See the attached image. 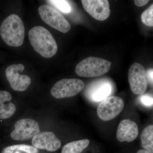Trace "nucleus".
Segmentation results:
<instances>
[{
    "label": "nucleus",
    "mask_w": 153,
    "mask_h": 153,
    "mask_svg": "<svg viewBox=\"0 0 153 153\" xmlns=\"http://www.w3.org/2000/svg\"><path fill=\"white\" fill-rule=\"evenodd\" d=\"M84 10L91 17L98 21L108 19L110 15L109 3L107 0H82Z\"/></svg>",
    "instance_id": "nucleus-11"
},
{
    "label": "nucleus",
    "mask_w": 153,
    "mask_h": 153,
    "mask_svg": "<svg viewBox=\"0 0 153 153\" xmlns=\"http://www.w3.org/2000/svg\"><path fill=\"white\" fill-rule=\"evenodd\" d=\"M32 144L34 147L39 149L54 152L60 149L61 141L51 131H43L39 133L33 137Z\"/></svg>",
    "instance_id": "nucleus-12"
},
{
    "label": "nucleus",
    "mask_w": 153,
    "mask_h": 153,
    "mask_svg": "<svg viewBox=\"0 0 153 153\" xmlns=\"http://www.w3.org/2000/svg\"><path fill=\"white\" fill-rule=\"evenodd\" d=\"M128 80L131 89L134 94L143 95L148 87L146 69L141 64L134 63L130 67Z\"/></svg>",
    "instance_id": "nucleus-7"
},
{
    "label": "nucleus",
    "mask_w": 153,
    "mask_h": 153,
    "mask_svg": "<svg viewBox=\"0 0 153 153\" xmlns=\"http://www.w3.org/2000/svg\"><path fill=\"white\" fill-rule=\"evenodd\" d=\"M89 140L84 139L68 143L63 147L61 153H81L88 146Z\"/></svg>",
    "instance_id": "nucleus-15"
},
{
    "label": "nucleus",
    "mask_w": 153,
    "mask_h": 153,
    "mask_svg": "<svg viewBox=\"0 0 153 153\" xmlns=\"http://www.w3.org/2000/svg\"><path fill=\"white\" fill-rule=\"evenodd\" d=\"M139 134L138 127L130 120L121 121L117 131V138L121 142H131L137 138Z\"/></svg>",
    "instance_id": "nucleus-13"
},
{
    "label": "nucleus",
    "mask_w": 153,
    "mask_h": 153,
    "mask_svg": "<svg viewBox=\"0 0 153 153\" xmlns=\"http://www.w3.org/2000/svg\"><path fill=\"white\" fill-rule=\"evenodd\" d=\"M48 1L63 13H68L71 12V6L67 1L63 0H51Z\"/></svg>",
    "instance_id": "nucleus-18"
},
{
    "label": "nucleus",
    "mask_w": 153,
    "mask_h": 153,
    "mask_svg": "<svg viewBox=\"0 0 153 153\" xmlns=\"http://www.w3.org/2000/svg\"><path fill=\"white\" fill-rule=\"evenodd\" d=\"M142 147L144 149L153 153V126L150 125L144 129L141 135Z\"/></svg>",
    "instance_id": "nucleus-16"
},
{
    "label": "nucleus",
    "mask_w": 153,
    "mask_h": 153,
    "mask_svg": "<svg viewBox=\"0 0 153 153\" xmlns=\"http://www.w3.org/2000/svg\"><path fill=\"white\" fill-rule=\"evenodd\" d=\"M124 102L121 97L111 96L100 102L97 108L98 117L103 121L112 120L121 112Z\"/></svg>",
    "instance_id": "nucleus-6"
},
{
    "label": "nucleus",
    "mask_w": 153,
    "mask_h": 153,
    "mask_svg": "<svg viewBox=\"0 0 153 153\" xmlns=\"http://www.w3.org/2000/svg\"><path fill=\"white\" fill-rule=\"evenodd\" d=\"M16 151H20L26 153H38V149L27 145H16L4 148L1 153H13Z\"/></svg>",
    "instance_id": "nucleus-17"
},
{
    "label": "nucleus",
    "mask_w": 153,
    "mask_h": 153,
    "mask_svg": "<svg viewBox=\"0 0 153 153\" xmlns=\"http://www.w3.org/2000/svg\"><path fill=\"white\" fill-rule=\"evenodd\" d=\"M41 19L52 28L66 33L71 29V25L63 15L56 9L47 5H42L38 9Z\"/></svg>",
    "instance_id": "nucleus-4"
},
{
    "label": "nucleus",
    "mask_w": 153,
    "mask_h": 153,
    "mask_svg": "<svg viewBox=\"0 0 153 153\" xmlns=\"http://www.w3.org/2000/svg\"><path fill=\"white\" fill-rule=\"evenodd\" d=\"M140 101L145 106L147 107H152L153 105V97L151 96L147 95H143L140 97Z\"/></svg>",
    "instance_id": "nucleus-20"
},
{
    "label": "nucleus",
    "mask_w": 153,
    "mask_h": 153,
    "mask_svg": "<svg viewBox=\"0 0 153 153\" xmlns=\"http://www.w3.org/2000/svg\"><path fill=\"white\" fill-rule=\"evenodd\" d=\"M137 153H153L144 149H140L138 151Z\"/></svg>",
    "instance_id": "nucleus-23"
},
{
    "label": "nucleus",
    "mask_w": 153,
    "mask_h": 153,
    "mask_svg": "<svg viewBox=\"0 0 153 153\" xmlns=\"http://www.w3.org/2000/svg\"><path fill=\"white\" fill-rule=\"evenodd\" d=\"M25 66L22 63L13 64L8 66L6 70V76L11 88L16 91H23L26 90L31 83L30 76L21 75Z\"/></svg>",
    "instance_id": "nucleus-9"
},
{
    "label": "nucleus",
    "mask_w": 153,
    "mask_h": 153,
    "mask_svg": "<svg viewBox=\"0 0 153 153\" xmlns=\"http://www.w3.org/2000/svg\"><path fill=\"white\" fill-rule=\"evenodd\" d=\"M111 63L105 59L90 57L83 59L75 68L76 74L84 77L101 76L110 70Z\"/></svg>",
    "instance_id": "nucleus-3"
},
{
    "label": "nucleus",
    "mask_w": 153,
    "mask_h": 153,
    "mask_svg": "<svg viewBox=\"0 0 153 153\" xmlns=\"http://www.w3.org/2000/svg\"><path fill=\"white\" fill-rule=\"evenodd\" d=\"M40 127L36 120L31 119H22L16 123L15 129L11 137L16 140H25L33 138L40 133Z\"/></svg>",
    "instance_id": "nucleus-10"
},
{
    "label": "nucleus",
    "mask_w": 153,
    "mask_h": 153,
    "mask_svg": "<svg viewBox=\"0 0 153 153\" xmlns=\"http://www.w3.org/2000/svg\"><path fill=\"white\" fill-rule=\"evenodd\" d=\"M0 34L7 45L19 47L24 43L25 27L22 19L16 14L10 15L2 22Z\"/></svg>",
    "instance_id": "nucleus-2"
},
{
    "label": "nucleus",
    "mask_w": 153,
    "mask_h": 153,
    "mask_svg": "<svg viewBox=\"0 0 153 153\" xmlns=\"http://www.w3.org/2000/svg\"><path fill=\"white\" fill-rule=\"evenodd\" d=\"M30 44L33 49L42 57L50 58L57 51V46L54 37L47 29L36 26L29 33Z\"/></svg>",
    "instance_id": "nucleus-1"
},
{
    "label": "nucleus",
    "mask_w": 153,
    "mask_h": 153,
    "mask_svg": "<svg viewBox=\"0 0 153 153\" xmlns=\"http://www.w3.org/2000/svg\"><path fill=\"white\" fill-rule=\"evenodd\" d=\"M84 83L78 79H63L53 85L51 90L52 96L56 99L72 97L78 94L84 87Z\"/></svg>",
    "instance_id": "nucleus-5"
},
{
    "label": "nucleus",
    "mask_w": 153,
    "mask_h": 153,
    "mask_svg": "<svg viewBox=\"0 0 153 153\" xmlns=\"http://www.w3.org/2000/svg\"><path fill=\"white\" fill-rule=\"evenodd\" d=\"M114 85L110 80L102 78L91 83L86 90V96L94 102H102L109 97L113 91Z\"/></svg>",
    "instance_id": "nucleus-8"
},
{
    "label": "nucleus",
    "mask_w": 153,
    "mask_h": 153,
    "mask_svg": "<svg viewBox=\"0 0 153 153\" xmlns=\"http://www.w3.org/2000/svg\"><path fill=\"white\" fill-rule=\"evenodd\" d=\"M141 21L144 25L150 27L153 26V4L143 12L141 15Z\"/></svg>",
    "instance_id": "nucleus-19"
},
{
    "label": "nucleus",
    "mask_w": 153,
    "mask_h": 153,
    "mask_svg": "<svg viewBox=\"0 0 153 153\" xmlns=\"http://www.w3.org/2000/svg\"><path fill=\"white\" fill-rule=\"evenodd\" d=\"M146 73V77L147 79L148 82L149 81L151 84L153 85V68H151V69L148 70Z\"/></svg>",
    "instance_id": "nucleus-21"
},
{
    "label": "nucleus",
    "mask_w": 153,
    "mask_h": 153,
    "mask_svg": "<svg viewBox=\"0 0 153 153\" xmlns=\"http://www.w3.org/2000/svg\"><path fill=\"white\" fill-rule=\"evenodd\" d=\"M11 94L6 91H0V120L7 119L16 112V106L11 102Z\"/></svg>",
    "instance_id": "nucleus-14"
},
{
    "label": "nucleus",
    "mask_w": 153,
    "mask_h": 153,
    "mask_svg": "<svg viewBox=\"0 0 153 153\" xmlns=\"http://www.w3.org/2000/svg\"><path fill=\"white\" fill-rule=\"evenodd\" d=\"M149 1H146V0H135L134 1V3L136 5L137 7H141L143 6L146 5L148 4Z\"/></svg>",
    "instance_id": "nucleus-22"
}]
</instances>
